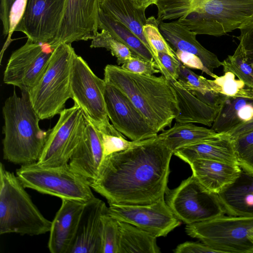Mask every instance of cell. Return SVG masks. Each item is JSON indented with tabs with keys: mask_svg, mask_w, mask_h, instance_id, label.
Segmentation results:
<instances>
[{
	"mask_svg": "<svg viewBox=\"0 0 253 253\" xmlns=\"http://www.w3.org/2000/svg\"><path fill=\"white\" fill-rule=\"evenodd\" d=\"M144 35L149 43L158 69L167 79L170 80V77L167 72L158 58V52L167 53L176 58L175 51L166 40L159 29L156 19L151 16L147 18L146 24L143 29Z\"/></svg>",
	"mask_w": 253,
	"mask_h": 253,
	"instance_id": "30",
	"label": "cell"
},
{
	"mask_svg": "<svg viewBox=\"0 0 253 253\" xmlns=\"http://www.w3.org/2000/svg\"><path fill=\"white\" fill-rule=\"evenodd\" d=\"M16 175L25 188L40 193L86 203L95 197L87 180L69 163L43 167L37 162L22 165Z\"/></svg>",
	"mask_w": 253,
	"mask_h": 253,
	"instance_id": "6",
	"label": "cell"
},
{
	"mask_svg": "<svg viewBox=\"0 0 253 253\" xmlns=\"http://www.w3.org/2000/svg\"><path fill=\"white\" fill-rule=\"evenodd\" d=\"M168 81L177 101L179 113L174 119L176 122L197 123L211 127L219 109L201 101L177 80Z\"/></svg>",
	"mask_w": 253,
	"mask_h": 253,
	"instance_id": "23",
	"label": "cell"
},
{
	"mask_svg": "<svg viewBox=\"0 0 253 253\" xmlns=\"http://www.w3.org/2000/svg\"><path fill=\"white\" fill-rule=\"evenodd\" d=\"M174 51L177 59L185 67L200 70L213 78L216 76V75L211 72L204 66L202 60L197 55L178 49Z\"/></svg>",
	"mask_w": 253,
	"mask_h": 253,
	"instance_id": "42",
	"label": "cell"
},
{
	"mask_svg": "<svg viewBox=\"0 0 253 253\" xmlns=\"http://www.w3.org/2000/svg\"><path fill=\"white\" fill-rule=\"evenodd\" d=\"M159 29L166 40L175 50L197 55L204 66L213 73L214 69L221 66L222 62L213 53L205 48L196 39V34L176 20L161 22Z\"/></svg>",
	"mask_w": 253,
	"mask_h": 253,
	"instance_id": "22",
	"label": "cell"
},
{
	"mask_svg": "<svg viewBox=\"0 0 253 253\" xmlns=\"http://www.w3.org/2000/svg\"><path fill=\"white\" fill-rule=\"evenodd\" d=\"M223 72H231L253 89V69L246 61L242 46L239 44L234 54L222 62Z\"/></svg>",
	"mask_w": 253,
	"mask_h": 253,
	"instance_id": "34",
	"label": "cell"
},
{
	"mask_svg": "<svg viewBox=\"0 0 253 253\" xmlns=\"http://www.w3.org/2000/svg\"><path fill=\"white\" fill-rule=\"evenodd\" d=\"M165 198L175 217L187 225L226 214L217 194L207 190L192 174L177 187L168 188Z\"/></svg>",
	"mask_w": 253,
	"mask_h": 253,
	"instance_id": "9",
	"label": "cell"
},
{
	"mask_svg": "<svg viewBox=\"0 0 253 253\" xmlns=\"http://www.w3.org/2000/svg\"><path fill=\"white\" fill-rule=\"evenodd\" d=\"M54 48L49 42L28 39L10 55L4 71V83L29 92L43 74Z\"/></svg>",
	"mask_w": 253,
	"mask_h": 253,
	"instance_id": "12",
	"label": "cell"
},
{
	"mask_svg": "<svg viewBox=\"0 0 253 253\" xmlns=\"http://www.w3.org/2000/svg\"><path fill=\"white\" fill-rule=\"evenodd\" d=\"M238 37L244 53L246 61L253 69V23L241 29Z\"/></svg>",
	"mask_w": 253,
	"mask_h": 253,
	"instance_id": "41",
	"label": "cell"
},
{
	"mask_svg": "<svg viewBox=\"0 0 253 253\" xmlns=\"http://www.w3.org/2000/svg\"><path fill=\"white\" fill-rule=\"evenodd\" d=\"M173 152L158 136L104 159L90 184L109 204L144 205L165 197Z\"/></svg>",
	"mask_w": 253,
	"mask_h": 253,
	"instance_id": "1",
	"label": "cell"
},
{
	"mask_svg": "<svg viewBox=\"0 0 253 253\" xmlns=\"http://www.w3.org/2000/svg\"><path fill=\"white\" fill-rule=\"evenodd\" d=\"M177 21L196 35L221 36L253 23V0H207Z\"/></svg>",
	"mask_w": 253,
	"mask_h": 253,
	"instance_id": "7",
	"label": "cell"
},
{
	"mask_svg": "<svg viewBox=\"0 0 253 253\" xmlns=\"http://www.w3.org/2000/svg\"><path fill=\"white\" fill-rule=\"evenodd\" d=\"M211 128L199 126L193 123L176 122L170 128L163 130L158 136L173 153L184 146L217 136Z\"/></svg>",
	"mask_w": 253,
	"mask_h": 253,
	"instance_id": "27",
	"label": "cell"
},
{
	"mask_svg": "<svg viewBox=\"0 0 253 253\" xmlns=\"http://www.w3.org/2000/svg\"><path fill=\"white\" fill-rule=\"evenodd\" d=\"M103 147L105 158L107 156L129 148L140 141H128L112 124L97 128Z\"/></svg>",
	"mask_w": 253,
	"mask_h": 253,
	"instance_id": "33",
	"label": "cell"
},
{
	"mask_svg": "<svg viewBox=\"0 0 253 253\" xmlns=\"http://www.w3.org/2000/svg\"><path fill=\"white\" fill-rule=\"evenodd\" d=\"M15 0H0V19L2 25V34L8 35L9 31V13L11 7Z\"/></svg>",
	"mask_w": 253,
	"mask_h": 253,
	"instance_id": "46",
	"label": "cell"
},
{
	"mask_svg": "<svg viewBox=\"0 0 253 253\" xmlns=\"http://www.w3.org/2000/svg\"><path fill=\"white\" fill-rule=\"evenodd\" d=\"M104 159L103 147L98 131L86 118L83 135L69 164L90 185L97 178Z\"/></svg>",
	"mask_w": 253,
	"mask_h": 253,
	"instance_id": "19",
	"label": "cell"
},
{
	"mask_svg": "<svg viewBox=\"0 0 253 253\" xmlns=\"http://www.w3.org/2000/svg\"><path fill=\"white\" fill-rule=\"evenodd\" d=\"M253 118V99L227 97L221 104L211 128L226 134Z\"/></svg>",
	"mask_w": 253,
	"mask_h": 253,
	"instance_id": "26",
	"label": "cell"
},
{
	"mask_svg": "<svg viewBox=\"0 0 253 253\" xmlns=\"http://www.w3.org/2000/svg\"><path fill=\"white\" fill-rule=\"evenodd\" d=\"M175 253H217L216 251L203 243L185 242L178 245L173 250Z\"/></svg>",
	"mask_w": 253,
	"mask_h": 253,
	"instance_id": "44",
	"label": "cell"
},
{
	"mask_svg": "<svg viewBox=\"0 0 253 253\" xmlns=\"http://www.w3.org/2000/svg\"><path fill=\"white\" fill-rule=\"evenodd\" d=\"M66 0H27L22 19L15 31L25 34L28 40L50 42L57 36Z\"/></svg>",
	"mask_w": 253,
	"mask_h": 253,
	"instance_id": "14",
	"label": "cell"
},
{
	"mask_svg": "<svg viewBox=\"0 0 253 253\" xmlns=\"http://www.w3.org/2000/svg\"><path fill=\"white\" fill-rule=\"evenodd\" d=\"M225 213L253 216V176L242 169L234 182L217 194Z\"/></svg>",
	"mask_w": 253,
	"mask_h": 253,
	"instance_id": "24",
	"label": "cell"
},
{
	"mask_svg": "<svg viewBox=\"0 0 253 253\" xmlns=\"http://www.w3.org/2000/svg\"><path fill=\"white\" fill-rule=\"evenodd\" d=\"M253 130V118L250 120L239 125L228 132L232 138H235L241 135Z\"/></svg>",
	"mask_w": 253,
	"mask_h": 253,
	"instance_id": "47",
	"label": "cell"
},
{
	"mask_svg": "<svg viewBox=\"0 0 253 253\" xmlns=\"http://www.w3.org/2000/svg\"><path fill=\"white\" fill-rule=\"evenodd\" d=\"M106 83L97 77L87 62L75 54L71 75V98L96 127L110 124L104 97Z\"/></svg>",
	"mask_w": 253,
	"mask_h": 253,
	"instance_id": "11",
	"label": "cell"
},
{
	"mask_svg": "<svg viewBox=\"0 0 253 253\" xmlns=\"http://www.w3.org/2000/svg\"><path fill=\"white\" fill-rule=\"evenodd\" d=\"M188 164L198 182L216 194L234 182L242 171L238 164L214 160H196Z\"/></svg>",
	"mask_w": 253,
	"mask_h": 253,
	"instance_id": "20",
	"label": "cell"
},
{
	"mask_svg": "<svg viewBox=\"0 0 253 253\" xmlns=\"http://www.w3.org/2000/svg\"><path fill=\"white\" fill-rule=\"evenodd\" d=\"M76 54L71 43H59L54 48L43 74L28 92L41 120L59 115L67 100L71 98V75Z\"/></svg>",
	"mask_w": 253,
	"mask_h": 253,
	"instance_id": "5",
	"label": "cell"
},
{
	"mask_svg": "<svg viewBox=\"0 0 253 253\" xmlns=\"http://www.w3.org/2000/svg\"><path fill=\"white\" fill-rule=\"evenodd\" d=\"M187 164L196 160H210L238 164L233 139L227 134L180 148L173 153Z\"/></svg>",
	"mask_w": 253,
	"mask_h": 253,
	"instance_id": "21",
	"label": "cell"
},
{
	"mask_svg": "<svg viewBox=\"0 0 253 253\" xmlns=\"http://www.w3.org/2000/svg\"><path fill=\"white\" fill-rule=\"evenodd\" d=\"M84 203L62 199L51 221L48 248L51 253H69L73 244Z\"/></svg>",
	"mask_w": 253,
	"mask_h": 253,
	"instance_id": "18",
	"label": "cell"
},
{
	"mask_svg": "<svg viewBox=\"0 0 253 253\" xmlns=\"http://www.w3.org/2000/svg\"><path fill=\"white\" fill-rule=\"evenodd\" d=\"M100 0H66L58 33L49 42L55 48L60 43L91 40L98 32Z\"/></svg>",
	"mask_w": 253,
	"mask_h": 253,
	"instance_id": "16",
	"label": "cell"
},
{
	"mask_svg": "<svg viewBox=\"0 0 253 253\" xmlns=\"http://www.w3.org/2000/svg\"><path fill=\"white\" fill-rule=\"evenodd\" d=\"M107 213L117 220L141 229L157 237H165L181 223L165 197L144 205L109 204Z\"/></svg>",
	"mask_w": 253,
	"mask_h": 253,
	"instance_id": "13",
	"label": "cell"
},
{
	"mask_svg": "<svg viewBox=\"0 0 253 253\" xmlns=\"http://www.w3.org/2000/svg\"><path fill=\"white\" fill-rule=\"evenodd\" d=\"M177 81L189 91L202 93L213 90L211 80L200 76L180 63Z\"/></svg>",
	"mask_w": 253,
	"mask_h": 253,
	"instance_id": "38",
	"label": "cell"
},
{
	"mask_svg": "<svg viewBox=\"0 0 253 253\" xmlns=\"http://www.w3.org/2000/svg\"><path fill=\"white\" fill-rule=\"evenodd\" d=\"M3 158L14 164L25 165L37 162L50 129L43 130L41 120L34 110L28 92L15 90L5 101L2 107Z\"/></svg>",
	"mask_w": 253,
	"mask_h": 253,
	"instance_id": "3",
	"label": "cell"
},
{
	"mask_svg": "<svg viewBox=\"0 0 253 253\" xmlns=\"http://www.w3.org/2000/svg\"><path fill=\"white\" fill-rule=\"evenodd\" d=\"M102 0H100V2ZM136 5L139 7L145 8L147 9L149 6L155 4L156 0H130Z\"/></svg>",
	"mask_w": 253,
	"mask_h": 253,
	"instance_id": "48",
	"label": "cell"
},
{
	"mask_svg": "<svg viewBox=\"0 0 253 253\" xmlns=\"http://www.w3.org/2000/svg\"><path fill=\"white\" fill-rule=\"evenodd\" d=\"M103 79L125 94L157 132L170 127L179 113L175 92L162 75H139L108 64Z\"/></svg>",
	"mask_w": 253,
	"mask_h": 253,
	"instance_id": "2",
	"label": "cell"
},
{
	"mask_svg": "<svg viewBox=\"0 0 253 253\" xmlns=\"http://www.w3.org/2000/svg\"><path fill=\"white\" fill-rule=\"evenodd\" d=\"M207 0H156L158 8L157 21L159 24L165 20L185 18Z\"/></svg>",
	"mask_w": 253,
	"mask_h": 253,
	"instance_id": "31",
	"label": "cell"
},
{
	"mask_svg": "<svg viewBox=\"0 0 253 253\" xmlns=\"http://www.w3.org/2000/svg\"><path fill=\"white\" fill-rule=\"evenodd\" d=\"M158 58L162 64L169 75L170 80H177L180 62L177 58L161 52H158Z\"/></svg>",
	"mask_w": 253,
	"mask_h": 253,
	"instance_id": "45",
	"label": "cell"
},
{
	"mask_svg": "<svg viewBox=\"0 0 253 253\" xmlns=\"http://www.w3.org/2000/svg\"><path fill=\"white\" fill-rule=\"evenodd\" d=\"M118 253H159L157 237L125 222L119 221Z\"/></svg>",
	"mask_w": 253,
	"mask_h": 253,
	"instance_id": "28",
	"label": "cell"
},
{
	"mask_svg": "<svg viewBox=\"0 0 253 253\" xmlns=\"http://www.w3.org/2000/svg\"><path fill=\"white\" fill-rule=\"evenodd\" d=\"M13 172L0 164V234L36 236L49 232L51 221L32 201Z\"/></svg>",
	"mask_w": 253,
	"mask_h": 253,
	"instance_id": "4",
	"label": "cell"
},
{
	"mask_svg": "<svg viewBox=\"0 0 253 253\" xmlns=\"http://www.w3.org/2000/svg\"><path fill=\"white\" fill-rule=\"evenodd\" d=\"M86 118L76 105L64 109L54 127L50 129L42 151L37 163L43 167L69 163L84 130Z\"/></svg>",
	"mask_w": 253,
	"mask_h": 253,
	"instance_id": "10",
	"label": "cell"
},
{
	"mask_svg": "<svg viewBox=\"0 0 253 253\" xmlns=\"http://www.w3.org/2000/svg\"><path fill=\"white\" fill-rule=\"evenodd\" d=\"M98 16L99 29L107 31L113 37L126 46L133 56L139 57L147 61H154L151 52L129 29L112 18L100 8Z\"/></svg>",
	"mask_w": 253,
	"mask_h": 253,
	"instance_id": "29",
	"label": "cell"
},
{
	"mask_svg": "<svg viewBox=\"0 0 253 253\" xmlns=\"http://www.w3.org/2000/svg\"><path fill=\"white\" fill-rule=\"evenodd\" d=\"M221 76L216 75L214 80H211L213 90L226 97H243L253 99V89L245 83L235 79V75L231 72H225Z\"/></svg>",
	"mask_w": 253,
	"mask_h": 253,
	"instance_id": "32",
	"label": "cell"
},
{
	"mask_svg": "<svg viewBox=\"0 0 253 253\" xmlns=\"http://www.w3.org/2000/svg\"><path fill=\"white\" fill-rule=\"evenodd\" d=\"M27 0H15L9 13V31L2 52L5 50L11 42V36L24 14Z\"/></svg>",
	"mask_w": 253,
	"mask_h": 253,
	"instance_id": "40",
	"label": "cell"
},
{
	"mask_svg": "<svg viewBox=\"0 0 253 253\" xmlns=\"http://www.w3.org/2000/svg\"><path fill=\"white\" fill-rule=\"evenodd\" d=\"M101 253H118L120 238L119 221L105 213L102 217Z\"/></svg>",
	"mask_w": 253,
	"mask_h": 253,
	"instance_id": "37",
	"label": "cell"
},
{
	"mask_svg": "<svg viewBox=\"0 0 253 253\" xmlns=\"http://www.w3.org/2000/svg\"><path fill=\"white\" fill-rule=\"evenodd\" d=\"M104 97L109 120L124 136L132 141H140L158 135L130 99L116 87L106 84Z\"/></svg>",
	"mask_w": 253,
	"mask_h": 253,
	"instance_id": "15",
	"label": "cell"
},
{
	"mask_svg": "<svg viewBox=\"0 0 253 253\" xmlns=\"http://www.w3.org/2000/svg\"><path fill=\"white\" fill-rule=\"evenodd\" d=\"M100 8L129 29L152 54L143 31L147 20L145 15L146 8L137 6L130 0H102L100 3Z\"/></svg>",
	"mask_w": 253,
	"mask_h": 253,
	"instance_id": "25",
	"label": "cell"
},
{
	"mask_svg": "<svg viewBox=\"0 0 253 253\" xmlns=\"http://www.w3.org/2000/svg\"><path fill=\"white\" fill-rule=\"evenodd\" d=\"M121 67L126 71L143 75H153L160 72L155 61H147L137 56H132Z\"/></svg>",
	"mask_w": 253,
	"mask_h": 253,
	"instance_id": "39",
	"label": "cell"
},
{
	"mask_svg": "<svg viewBox=\"0 0 253 253\" xmlns=\"http://www.w3.org/2000/svg\"><path fill=\"white\" fill-rule=\"evenodd\" d=\"M107 207L95 197L85 204L69 253H101L102 217Z\"/></svg>",
	"mask_w": 253,
	"mask_h": 253,
	"instance_id": "17",
	"label": "cell"
},
{
	"mask_svg": "<svg viewBox=\"0 0 253 253\" xmlns=\"http://www.w3.org/2000/svg\"><path fill=\"white\" fill-rule=\"evenodd\" d=\"M190 91L205 104L218 109H219L221 104L227 97L214 90L208 91L203 93L196 91Z\"/></svg>",
	"mask_w": 253,
	"mask_h": 253,
	"instance_id": "43",
	"label": "cell"
},
{
	"mask_svg": "<svg viewBox=\"0 0 253 253\" xmlns=\"http://www.w3.org/2000/svg\"><path fill=\"white\" fill-rule=\"evenodd\" d=\"M185 231L217 253H253V216L224 214L187 225Z\"/></svg>",
	"mask_w": 253,
	"mask_h": 253,
	"instance_id": "8",
	"label": "cell"
},
{
	"mask_svg": "<svg viewBox=\"0 0 253 253\" xmlns=\"http://www.w3.org/2000/svg\"><path fill=\"white\" fill-rule=\"evenodd\" d=\"M92 48H105L110 51L112 55L117 58L119 65L123 64L133 55L130 49L125 44L113 37L107 31L101 30L91 39Z\"/></svg>",
	"mask_w": 253,
	"mask_h": 253,
	"instance_id": "35",
	"label": "cell"
},
{
	"mask_svg": "<svg viewBox=\"0 0 253 253\" xmlns=\"http://www.w3.org/2000/svg\"><path fill=\"white\" fill-rule=\"evenodd\" d=\"M233 140L238 165L243 170L253 176V130Z\"/></svg>",
	"mask_w": 253,
	"mask_h": 253,
	"instance_id": "36",
	"label": "cell"
}]
</instances>
